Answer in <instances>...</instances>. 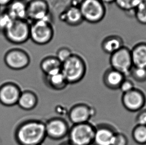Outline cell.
I'll list each match as a JSON object with an SVG mask.
<instances>
[{
    "mask_svg": "<svg viewBox=\"0 0 146 145\" xmlns=\"http://www.w3.org/2000/svg\"><path fill=\"white\" fill-rule=\"evenodd\" d=\"M126 78L122 72L112 68L107 69L103 75L102 80L105 86L111 90L119 89L121 84Z\"/></svg>",
    "mask_w": 146,
    "mask_h": 145,
    "instance_id": "17",
    "label": "cell"
},
{
    "mask_svg": "<svg viewBox=\"0 0 146 145\" xmlns=\"http://www.w3.org/2000/svg\"><path fill=\"white\" fill-rule=\"evenodd\" d=\"M62 63L55 56H48L42 59L40 69L44 75L54 74L61 72Z\"/></svg>",
    "mask_w": 146,
    "mask_h": 145,
    "instance_id": "20",
    "label": "cell"
},
{
    "mask_svg": "<svg viewBox=\"0 0 146 145\" xmlns=\"http://www.w3.org/2000/svg\"><path fill=\"white\" fill-rule=\"evenodd\" d=\"M38 101V95L34 90L24 88L22 90L17 105L24 110L31 111L36 107Z\"/></svg>",
    "mask_w": 146,
    "mask_h": 145,
    "instance_id": "16",
    "label": "cell"
},
{
    "mask_svg": "<svg viewBox=\"0 0 146 145\" xmlns=\"http://www.w3.org/2000/svg\"><path fill=\"white\" fill-rule=\"evenodd\" d=\"M79 8L84 21L89 24L100 22L106 14V6L100 0H81Z\"/></svg>",
    "mask_w": 146,
    "mask_h": 145,
    "instance_id": "4",
    "label": "cell"
},
{
    "mask_svg": "<svg viewBox=\"0 0 146 145\" xmlns=\"http://www.w3.org/2000/svg\"><path fill=\"white\" fill-rule=\"evenodd\" d=\"M73 54L71 49L69 48L62 47L57 50L55 56L61 63H62L67 60Z\"/></svg>",
    "mask_w": 146,
    "mask_h": 145,
    "instance_id": "28",
    "label": "cell"
},
{
    "mask_svg": "<svg viewBox=\"0 0 146 145\" xmlns=\"http://www.w3.org/2000/svg\"><path fill=\"white\" fill-rule=\"evenodd\" d=\"M133 139L139 145L146 144V126L137 125L133 129Z\"/></svg>",
    "mask_w": 146,
    "mask_h": 145,
    "instance_id": "23",
    "label": "cell"
},
{
    "mask_svg": "<svg viewBox=\"0 0 146 145\" xmlns=\"http://www.w3.org/2000/svg\"><path fill=\"white\" fill-rule=\"evenodd\" d=\"M95 126L90 122L72 124L68 134V141L74 145H92Z\"/></svg>",
    "mask_w": 146,
    "mask_h": 145,
    "instance_id": "3",
    "label": "cell"
},
{
    "mask_svg": "<svg viewBox=\"0 0 146 145\" xmlns=\"http://www.w3.org/2000/svg\"><path fill=\"white\" fill-rule=\"evenodd\" d=\"M133 67L146 69V43H139L131 50Z\"/></svg>",
    "mask_w": 146,
    "mask_h": 145,
    "instance_id": "22",
    "label": "cell"
},
{
    "mask_svg": "<svg viewBox=\"0 0 146 145\" xmlns=\"http://www.w3.org/2000/svg\"><path fill=\"white\" fill-rule=\"evenodd\" d=\"M59 18L61 22L71 26H79L84 21L79 5H70L60 14Z\"/></svg>",
    "mask_w": 146,
    "mask_h": 145,
    "instance_id": "15",
    "label": "cell"
},
{
    "mask_svg": "<svg viewBox=\"0 0 146 145\" xmlns=\"http://www.w3.org/2000/svg\"><path fill=\"white\" fill-rule=\"evenodd\" d=\"M4 63L9 69L14 71H22L30 66L31 58L27 51L21 48H13L6 52Z\"/></svg>",
    "mask_w": 146,
    "mask_h": 145,
    "instance_id": "7",
    "label": "cell"
},
{
    "mask_svg": "<svg viewBox=\"0 0 146 145\" xmlns=\"http://www.w3.org/2000/svg\"><path fill=\"white\" fill-rule=\"evenodd\" d=\"M144 2H145V3H146V0H143Z\"/></svg>",
    "mask_w": 146,
    "mask_h": 145,
    "instance_id": "35",
    "label": "cell"
},
{
    "mask_svg": "<svg viewBox=\"0 0 146 145\" xmlns=\"http://www.w3.org/2000/svg\"><path fill=\"white\" fill-rule=\"evenodd\" d=\"M121 102L123 106L129 111H138L144 106L146 98L142 91L135 88L129 92L123 94Z\"/></svg>",
    "mask_w": 146,
    "mask_h": 145,
    "instance_id": "12",
    "label": "cell"
},
{
    "mask_svg": "<svg viewBox=\"0 0 146 145\" xmlns=\"http://www.w3.org/2000/svg\"><path fill=\"white\" fill-rule=\"evenodd\" d=\"M134 84L132 80L129 79L125 78L121 84L119 89L122 94L129 92L131 90L134 89Z\"/></svg>",
    "mask_w": 146,
    "mask_h": 145,
    "instance_id": "30",
    "label": "cell"
},
{
    "mask_svg": "<svg viewBox=\"0 0 146 145\" xmlns=\"http://www.w3.org/2000/svg\"><path fill=\"white\" fill-rule=\"evenodd\" d=\"M27 20L30 22L42 20L52 22L50 7L46 0H30L27 3Z\"/></svg>",
    "mask_w": 146,
    "mask_h": 145,
    "instance_id": "9",
    "label": "cell"
},
{
    "mask_svg": "<svg viewBox=\"0 0 146 145\" xmlns=\"http://www.w3.org/2000/svg\"><path fill=\"white\" fill-rule=\"evenodd\" d=\"M129 75L137 82H144L146 80V69L133 67Z\"/></svg>",
    "mask_w": 146,
    "mask_h": 145,
    "instance_id": "27",
    "label": "cell"
},
{
    "mask_svg": "<svg viewBox=\"0 0 146 145\" xmlns=\"http://www.w3.org/2000/svg\"><path fill=\"white\" fill-rule=\"evenodd\" d=\"M13 1V0H0V7H7Z\"/></svg>",
    "mask_w": 146,
    "mask_h": 145,
    "instance_id": "32",
    "label": "cell"
},
{
    "mask_svg": "<svg viewBox=\"0 0 146 145\" xmlns=\"http://www.w3.org/2000/svg\"><path fill=\"white\" fill-rule=\"evenodd\" d=\"M59 145H74L70 143V142L68 141H67L63 142L62 143H61Z\"/></svg>",
    "mask_w": 146,
    "mask_h": 145,
    "instance_id": "34",
    "label": "cell"
},
{
    "mask_svg": "<svg viewBox=\"0 0 146 145\" xmlns=\"http://www.w3.org/2000/svg\"><path fill=\"white\" fill-rule=\"evenodd\" d=\"M101 2H102L104 4H111L114 3L115 0H100Z\"/></svg>",
    "mask_w": 146,
    "mask_h": 145,
    "instance_id": "33",
    "label": "cell"
},
{
    "mask_svg": "<svg viewBox=\"0 0 146 145\" xmlns=\"http://www.w3.org/2000/svg\"><path fill=\"white\" fill-rule=\"evenodd\" d=\"M47 137L58 141L67 137L70 126L66 120L61 117H53L45 122Z\"/></svg>",
    "mask_w": 146,
    "mask_h": 145,
    "instance_id": "10",
    "label": "cell"
},
{
    "mask_svg": "<svg viewBox=\"0 0 146 145\" xmlns=\"http://www.w3.org/2000/svg\"><path fill=\"white\" fill-rule=\"evenodd\" d=\"M112 145H128V139L124 134L117 131L115 135Z\"/></svg>",
    "mask_w": 146,
    "mask_h": 145,
    "instance_id": "29",
    "label": "cell"
},
{
    "mask_svg": "<svg viewBox=\"0 0 146 145\" xmlns=\"http://www.w3.org/2000/svg\"><path fill=\"white\" fill-rule=\"evenodd\" d=\"M118 131L114 126L101 123L95 126V132L92 145H112L115 134Z\"/></svg>",
    "mask_w": 146,
    "mask_h": 145,
    "instance_id": "13",
    "label": "cell"
},
{
    "mask_svg": "<svg viewBox=\"0 0 146 145\" xmlns=\"http://www.w3.org/2000/svg\"><path fill=\"white\" fill-rule=\"evenodd\" d=\"M96 114L94 107L86 103H78L73 105L68 112L69 121L72 124L88 122Z\"/></svg>",
    "mask_w": 146,
    "mask_h": 145,
    "instance_id": "11",
    "label": "cell"
},
{
    "mask_svg": "<svg viewBox=\"0 0 146 145\" xmlns=\"http://www.w3.org/2000/svg\"><path fill=\"white\" fill-rule=\"evenodd\" d=\"M14 20L6 10L0 12V32H4L10 28Z\"/></svg>",
    "mask_w": 146,
    "mask_h": 145,
    "instance_id": "25",
    "label": "cell"
},
{
    "mask_svg": "<svg viewBox=\"0 0 146 145\" xmlns=\"http://www.w3.org/2000/svg\"><path fill=\"white\" fill-rule=\"evenodd\" d=\"M44 81L46 86L55 91L64 90L69 84L61 71L54 74L44 75Z\"/></svg>",
    "mask_w": 146,
    "mask_h": 145,
    "instance_id": "19",
    "label": "cell"
},
{
    "mask_svg": "<svg viewBox=\"0 0 146 145\" xmlns=\"http://www.w3.org/2000/svg\"><path fill=\"white\" fill-rule=\"evenodd\" d=\"M20 145H42L46 138L45 122L29 118L20 124L16 132Z\"/></svg>",
    "mask_w": 146,
    "mask_h": 145,
    "instance_id": "1",
    "label": "cell"
},
{
    "mask_svg": "<svg viewBox=\"0 0 146 145\" xmlns=\"http://www.w3.org/2000/svg\"><path fill=\"white\" fill-rule=\"evenodd\" d=\"M21 92L22 90L16 84L11 82L5 83L0 87V102L5 106L16 105Z\"/></svg>",
    "mask_w": 146,
    "mask_h": 145,
    "instance_id": "14",
    "label": "cell"
},
{
    "mask_svg": "<svg viewBox=\"0 0 146 145\" xmlns=\"http://www.w3.org/2000/svg\"><path fill=\"white\" fill-rule=\"evenodd\" d=\"M142 0H115V3L120 10L125 12H135Z\"/></svg>",
    "mask_w": 146,
    "mask_h": 145,
    "instance_id": "24",
    "label": "cell"
},
{
    "mask_svg": "<svg viewBox=\"0 0 146 145\" xmlns=\"http://www.w3.org/2000/svg\"><path fill=\"white\" fill-rule=\"evenodd\" d=\"M5 10L14 20H27V3L25 0H13Z\"/></svg>",
    "mask_w": 146,
    "mask_h": 145,
    "instance_id": "18",
    "label": "cell"
},
{
    "mask_svg": "<svg viewBox=\"0 0 146 145\" xmlns=\"http://www.w3.org/2000/svg\"><path fill=\"white\" fill-rule=\"evenodd\" d=\"M124 46L122 37L117 35H111L103 40L101 47L103 51L111 55Z\"/></svg>",
    "mask_w": 146,
    "mask_h": 145,
    "instance_id": "21",
    "label": "cell"
},
{
    "mask_svg": "<svg viewBox=\"0 0 146 145\" xmlns=\"http://www.w3.org/2000/svg\"><path fill=\"white\" fill-rule=\"evenodd\" d=\"M135 16L140 24H146V3L143 0L135 10Z\"/></svg>",
    "mask_w": 146,
    "mask_h": 145,
    "instance_id": "26",
    "label": "cell"
},
{
    "mask_svg": "<svg viewBox=\"0 0 146 145\" xmlns=\"http://www.w3.org/2000/svg\"><path fill=\"white\" fill-rule=\"evenodd\" d=\"M30 23V39L34 43L44 45L51 42L54 35L52 22L42 20Z\"/></svg>",
    "mask_w": 146,
    "mask_h": 145,
    "instance_id": "5",
    "label": "cell"
},
{
    "mask_svg": "<svg viewBox=\"0 0 146 145\" xmlns=\"http://www.w3.org/2000/svg\"><path fill=\"white\" fill-rule=\"evenodd\" d=\"M61 71L68 84H76L84 78L87 72V65L81 56L73 53L62 63Z\"/></svg>",
    "mask_w": 146,
    "mask_h": 145,
    "instance_id": "2",
    "label": "cell"
},
{
    "mask_svg": "<svg viewBox=\"0 0 146 145\" xmlns=\"http://www.w3.org/2000/svg\"><path fill=\"white\" fill-rule=\"evenodd\" d=\"M137 125L146 126V109L141 111L136 118Z\"/></svg>",
    "mask_w": 146,
    "mask_h": 145,
    "instance_id": "31",
    "label": "cell"
},
{
    "mask_svg": "<svg viewBox=\"0 0 146 145\" xmlns=\"http://www.w3.org/2000/svg\"><path fill=\"white\" fill-rule=\"evenodd\" d=\"M109 63L111 68L122 72L126 76H129L133 67L131 50L123 46L110 55Z\"/></svg>",
    "mask_w": 146,
    "mask_h": 145,
    "instance_id": "8",
    "label": "cell"
},
{
    "mask_svg": "<svg viewBox=\"0 0 146 145\" xmlns=\"http://www.w3.org/2000/svg\"><path fill=\"white\" fill-rule=\"evenodd\" d=\"M31 23L28 20H14L10 28L4 33L6 39L15 44H22L30 38Z\"/></svg>",
    "mask_w": 146,
    "mask_h": 145,
    "instance_id": "6",
    "label": "cell"
}]
</instances>
